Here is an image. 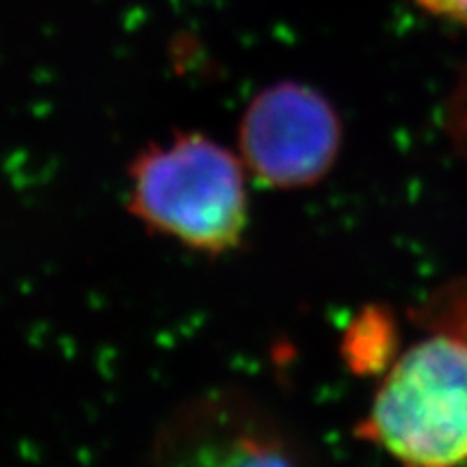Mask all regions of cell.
<instances>
[{"instance_id": "1", "label": "cell", "mask_w": 467, "mask_h": 467, "mask_svg": "<svg viewBox=\"0 0 467 467\" xmlns=\"http://www.w3.org/2000/svg\"><path fill=\"white\" fill-rule=\"evenodd\" d=\"M358 435L400 467L467 465V329L451 314L389 364Z\"/></svg>"}, {"instance_id": "2", "label": "cell", "mask_w": 467, "mask_h": 467, "mask_svg": "<svg viewBox=\"0 0 467 467\" xmlns=\"http://www.w3.org/2000/svg\"><path fill=\"white\" fill-rule=\"evenodd\" d=\"M244 162L197 132L132 161L128 208L145 227L206 255L241 247L249 223Z\"/></svg>"}, {"instance_id": "3", "label": "cell", "mask_w": 467, "mask_h": 467, "mask_svg": "<svg viewBox=\"0 0 467 467\" xmlns=\"http://www.w3.org/2000/svg\"><path fill=\"white\" fill-rule=\"evenodd\" d=\"M238 139L244 167L255 178L273 189H306L334 167L342 126L323 93L277 83L251 100Z\"/></svg>"}, {"instance_id": "4", "label": "cell", "mask_w": 467, "mask_h": 467, "mask_svg": "<svg viewBox=\"0 0 467 467\" xmlns=\"http://www.w3.org/2000/svg\"><path fill=\"white\" fill-rule=\"evenodd\" d=\"M151 467H301L271 418L238 396L191 402L156 440Z\"/></svg>"}, {"instance_id": "5", "label": "cell", "mask_w": 467, "mask_h": 467, "mask_svg": "<svg viewBox=\"0 0 467 467\" xmlns=\"http://www.w3.org/2000/svg\"><path fill=\"white\" fill-rule=\"evenodd\" d=\"M416 3L431 14L452 17L467 25V0H416Z\"/></svg>"}]
</instances>
